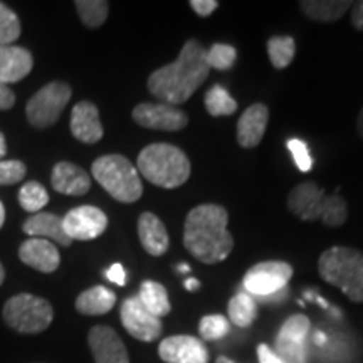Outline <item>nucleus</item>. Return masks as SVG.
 I'll use <instances>...</instances> for the list:
<instances>
[{"mask_svg": "<svg viewBox=\"0 0 363 363\" xmlns=\"http://www.w3.org/2000/svg\"><path fill=\"white\" fill-rule=\"evenodd\" d=\"M207 51L197 39L184 44L179 57L172 65L153 71L148 78V91L160 101L179 106L187 103L192 94L208 78Z\"/></svg>", "mask_w": 363, "mask_h": 363, "instance_id": "obj_1", "label": "nucleus"}, {"mask_svg": "<svg viewBox=\"0 0 363 363\" xmlns=\"http://www.w3.org/2000/svg\"><path fill=\"white\" fill-rule=\"evenodd\" d=\"M229 214L217 203H202L187 214L184 224V246L197 261L216 264L224 261L234 247L227 229Z\"/></svg>", "mask_w": 363, "mask_h": 363, "instance_id": "obj_2", "label": "nucleus"}, {"mask_svg": "<svg viewBox=\"0 0 363 363\" xmlns=\"http://www.w3.org/2000/svg\"><path fill=\"white\" fill-rule=\"evenodd\" d=\"M136 170L157 187L177 189L189 180L192 167L189 157L179 147L153 143L140 152Z\"/></svg>", "mask_w": 363, "mask_h": 363, "instance_id": "obj_3", "label": "nucleus"}, {"mask_svg": "<svg viewBox=\"0 0 363 363\" xmlns=\"http://www.w3.org/2000/svg\"><path fill=\"white\" fill-rule=\"evenodd\" d=\"M288 207L298 219L321 220L326 227H340L348 219L347 202L340 195H328L315 182L296 185L289 192Z\"/></svg>", "mask_w": 363, "mask_h": 363, "instance_id": "obj_4", "label": "nucleus"}, {"mask_svg": "<svg viewBox=\"0 0 363 363\" xmlns=\"http://www.w3.org/2000/svg\"><path fill=\"white\" fill-rule=\"evenodd\" d=\"M318 271L326 283L342 289L353 303H363V252L353 247L333 246L320 256Z\"/></svg>", "mask_w": 363, "mask_h": 363, "instance_id": "obj_5", "label": "nucleus"}, {"mask_svg": "<svg viewBox=\"0 0 363 363\" xmlns=\"http://www.w3.org/2000/svg\"><path fill=\"white\" fill-rule=\"evenodd\" d=\"M91 172L94 180L118 202L133 203L142 197L143 184L138 170L123 155L99 157L94 160Z\"/></svg>", "mask_w": 363, "mask_h": 363, "instance_id": "obj_6", "label": "nucleus"}, {"mask_svg": "<svg viewBox=\"0 0 363 363\" xmlns=\"http://www.w3.org/2000/svg\"><path fill=\"white\" fill-rule=\"evenodd\" d=\"M52 318L51 303L29 293L16 294L4 306V320L19 333H40L51 325Z\"/></svg>", "mask_w": 363, "mask_h": 363, "instance_id": "obj_7", "label": "nucleus"}, {"mask_svg": "<svg viewBox=\"0 0 363 363\" xmlns=\"http://www.w3.org/2000/svg\"><path fill=\"white\" fill-rule=\"evenodd\" d=\"M71 86L62 81H52L40 88L27 101L26 115L34 128H49L61 118L71 99Z\"/></svg>", "mask_w": 363, "mask_h": 363, "instance_id": "obj_8", "label": "nucleus"}, {"mask_svg": "<svg viewBox=\"0 0 363 363\" xmlns=\"http://www.w3.org/2000/svg\"><path fill=\"white\" fill-rule=\"evenodd\" d=\"M293 267L284 261H264L252 266L244 276V291L252 298H266L288 288Z\"/></svg>", "mask_w": 363, "mask_h": 363, "instance_id": "obj_9", "label": "nucleus"}, {"mask_svg": "<svg viewBox=\"0 0 363 363\" xmlns=\"http://www.w3.org/2000/svg\"><path fill=\"white\" fill-rule=\"evenodd\" d=\"M311 323L305 315H293L281 326L276 337L274 352L283 363H308L306 337Z\"/></svg>", "mask_w": 363, "mask_h": 363, "instance_id": "obj_10", "label": "nucleus"}, {"mask_svg": "<svg viewBox=\"0 0 363 363\" xmlns=\"http://www.w3.org/2000/svg\"><path fill=\"white\" fill-rule=\"evenodd\" d=\"M131 116L135 123L150 130L180 131L189 125L187 113L167 103H142L135 106Z\"/></svg>", "mask_w": 363, "mask_h": 363, "instance_id": "obj_11", "label": "nucleus"}, {"mask_svg": "<svg viewBox=\"0 0 363 363\" xmlns=\"http://www.w3.org/2000/svg\"><path fill=\"white\" fill-rule=\"evenodd\" d=\"M120 316L125 330L140 342H155L162 335L163 326L160 318L153 316L142 305L138 296H130L121 303Z\"/></svg>", "mask_w": 363, "mask_h": 363, "instance_id": "obj_12", "label": "nucleus"}, {"mask_svg": "<svg viewBox=\"0 0 363 363\" xmlns=\"http://www.w3.org/2000/svg\"><path fill=\"white\" fill-rule=\"evenodd\" d=\"M62 225L71 240H93L106 230L108 217L101 208L81 206L67 212Z\"/></svg>", "mask_w": 363, "mask_h": 363, "instance_id": "obj_13", "label": "nucleus"}, {"mask_svg": "<svg viewBox=\"0 0 363 363\" xmlns=\"http://www.w3.org/2000/svg\"><path fill=\"white\" fill-rule=\"evenodd\" d=\"M158 355L167 363H207L208 350L201 338L190 335H174L158 347Z\"/></svg>", "mask_w": 363, "mask_h": 363, "instance_id": "obj_14", "label": "nucleus"}, {"mask_svg": "<svg viewBox=\"0 0 363 363\" xmlns=\"http://www.w3.org/2000/svg\"><path fill=\"white\" fill-rule=\"evenodd\" d=\"M88 343L94 363H130L125 343L110 326H93L88 335Z\"/></svg>", "mask_w": 363, "mask_h": 363, "instance_id": "obj_15", "label": "nucleus"}, {"mask_svg": "<svg viewBox=\"0 0 363 363\" xmlns=\"http://www.w3.org/2000/svg\"><path fill=\"white\" fill-rule=\"evenodd\" d=\"M71 133L79 142L93 145L103 138L99 111L91 101H79L71 111Z\"/></svg>", "mask_w": 363, "mask_h": 363, "instance_id": "obj_16", "label": "nucleus"}, {"mask_svg": "<svg viewBox=\"0 0 363 363\" xmlns=\"http://www.w3.org/2000/svg\"><path fill=\"white\" fill-rule=\"evenodd\" d=\"M19 257L24 264L30 266L35 271L45 272V274L54 272L61 264V254L54 247V244L38 238H30L22 242Z\"/></svg>", "mask_w": 363, "mask_h": 363, "instance_id": "obj_17", "label": "nucleus"}, {"mask_svg": "<svg viewBox=\"0 0 363 363\" xmlns=\"http://www.w3.org/2000/svg\"><path fill=\"white\" fill-rule=\"evenodd\" d=\"M34 67L33 54L21 45H0V83L12 84L24 79Z\"/></svg>", "mask_w": 363, "mask_h": 363, "instance_id": "obj_18", "label": "nucleus"}, {"mask_svg": "<svg viewBox=\"0 0 363 363\" xmlns=\"http://www.w3.org/2000/svg\"><path fill=\"white\" fill-rule=\"evenodd\" d=\"M269 110L266 104L254 103L242 113L238 121V142L242 148H254L266 133Z\"/></svg>", "mask_w": 363, "mask_h": 363, "instance_id": "obj_19", "label": "nucleus"}, {"mask_svg": "<svg viewBox=\"0 0 363 363\" xmlns=\"http://www.w3.org/2000/svg\"><path fill=\"white\" fill-rule=\"evenodd\" d=\"M51 184L56 192L81 197L91 189V177L81 167L71 162H59L54 165Z\"/></svg>", "mask_w": 363, "mask_h": 363, "instance_id": "obj_20", "label": "nucleus"}, {"mask_svg": "<svg viewBox=\"0 0 363 363\" xmlns=\"http://www.w3.org/2000/svg\"><path fill=\"white\" fill-rule=\"evenodd\" d=\"M138 238L150 256H163L169 251V233L163 222L152 212H143L138 217Z\"/></svg>", "mask_w": 363, "mask_h": 363, "instance_id": "obj_21", "label": "nucleus"}, {"mask_svg": "<svg viewBox=\"0 0 363 363\" xmlns=\"http://www.w3.org/2000/svg\"><path fill=\"white\" fill-rule=\"evenodd\" d=\"M27 235H38V239H51L54 242L61 244V246H71L72 240L67 238L65 233V225L62 219L56 214H49V212H38L33 217H29L22 225Z\"/></svg>", "mask_w": 363, "mask_h": 363, "instance_id": "obj_22", "label": "nucleus"}, {"mask_svg": "<svg viewBox=\"0 0 363 363\" xmlns=\"http://www.w3.org/2000/svg\"><path fill=\"white\" fill-rule=\"evenodd\" d=\"M116 303V294L104 286H94L83 291L76 299V310L86 316L106 315Z\"/></svg>", "mask_w": 363, "mask_h": 363, "instance_id": "obj_23", "label": "nucleus"}, {"mask_svg": "<svg viewBox=\"0 0 363 363\" xmlns=\"http://www.w3.org/2000/svg\"><path fill=\"white\" fill-rule=\"evenodd\" d=\"M353 6L350 0H303L299 7L306 17L316 22H335Z\"/></svg>", "mask_w": 363, "mask_h": 363, "instance_id": "obj_24", "label": "nucleus"}, {"mask_svg": "<svg viewBox=\"0 0 363 363\" xmlns=\"http://www.w3.org/2000/svg\"><path fill=\"white\" fill-rule=\"evenodd\" d=\"M138 299L142 301V305L157 318L167 316L172 310L169 293H167L165 286L157 283V281H143L142 286H140Z\"/></svg>", "mask_w": 363, "mask_h": 363, "instance_id": "obj_25", "label": "nucleus"}, {"mask_svg": "<svg viewBox=\"0 0 363 363\" xmlns=\"http://www.w3.org/2000/svg\"><path fill=\"white\" fill-rule=\"evenodd\" d=\"M229 320L239 328H247L254 323L257 316V303L251 294L246 291H239L229 301Z\"/></svg>", "mask_w": 363, "mask_h": 363, "instance_id": "obj_26", "label": "nucleus"}, {"mask_svg": "<svg viewBox=\"0 0 363 363\" xmlns=\"http://www.w3.org/2000/svg\"><path fill=\"white\" fill-rule=\"evenodd\" d=\"M267 54L276 69H284L293 62L296 54V43L291 35H274L267 40Z\"/></svg>", "mask_w": 363, "mask_h": 363, "instance_id": "obj_27", "label": "nucleus"}, {"mask_svg": "<svg viewBox=\"0 0 363 363\" xmlns=\"http://www.w3.org/2000/svg\"><path fill=\"white\" fill-rule=\"evenodd\" d=\"M206 110L211 116H229L238 111V101L220 84L212 86L203 98Z\"/></svg>", "mask_w": 363, "mask_h": 363, "instance_id": "obj_28", "label": "nucleus"}, {"mask_svg": "<svg viewBox=\"0 0 363 363\" xmlns=\"http://www.w3.org/2000/svg\"><path fill=\"white\" fill-rule=\"evenodd\" d=\"M74 7L78 11L81 22L91 29L103 26L104 21L108 19V12H110V4L104 0H76Z\"/></svg>", "mask_w": 363, "mask_h": 363, "instance_id": "obj_29", "label": "nucleus"}, {"mask_svg": "<svg viewBox=\"0 0 363 363\" xmlns=\"http://www.w3.org/2000/svg\"><path fill=\"white\" fill-rule=\"evenodd\" d=\"M49 202L48 190L39 182H27L19 190V203L27 212H40Z\"/></svg>", "mask_w": 363, "mask_h": 363, "instance_id": "obj_30", "label": "nucleus"}, {"mask_svg": "<svg viewBox=\"0 0 363 363\" xmlns=\"http://www.w3.org/2000/svg\"><path fill=\"white\" fill-rule=\"evenodd\" d=\"M21 38L19 17L6 4L0 2V45H11Z\"/></svg>", "mask_w": 363, "mask_h": 363, "instance_id": "obj_31", "label": "nucleus"}, {"mask_svg": "<svg viewBox=\"0 0 363 363\" xmlns=\"http://www.w3.org/2000/svg\"><path fill=\"white\" fill-rule=\"evenodd\" d=\"M229 320L222 315H207L199 323V333H201L202 342H216V340H220L229 333Z\"/></svg>", "mask_w": 363, "mask_h": 363, "instance_id": "obj_32", "label": "nucleus"}, {"mask_svg": "<svg viewBox=\"0 0 363 363\" xmlns=\"http://www.w3.org/2000/svg\"><path fill=\"white\" fill-rule=\"evenodd\" d=\"M235 57H238V52H235V48H233V45L214 44L207 51V65L211 69L227 71L234 66Z\"/></svg>", "mask_w": 363, "mask_h": 363, "instance_id": "obj_33", "label": "nucleus"}, {"mask_svg": "<svg viewBox=\"0 0 363 363\" xmlns=\"http://www.w3.org/2000/svg\"><path fill=\"white\" fill-rule=\"evenodd\" d=\"M26 172L21 160H0V185H16L24 179Z\"/></svg>", "mask_w": 363, "mask_h": 363, "instance_id": "obj_34", "label": "nucleus"}, {"mask_svg": "<svg viewBox=\"0 0 363 363\" xmlns=\"http://www.w3.org/2000/svg\"><path fill=\"white\" fill-rule=\"evenodd\" d=\"M288 148H289V152H291L294 163H296L298 169L301 172H310L313 160L310 157V150H308L306 143L303 142V140L293 138L288 142Z\"/></svg>", "mask_w": 363, "mask_h": 363, "instance_id": "obj_35", "label": "nucleus"}, {"mask_svg": "<svg viewBox=\"0 0 363 363\" xmlns=\"http://www.w3.org/2000/svg\"><path fill=\"white\" fill-rule=\"evenodd\" d=\"M190 7L194 9V12L201 17H208L212 12L219 7L217 0H192Z\"/></svg>", "mask_w": 363, "mask_h": 363, "instance_id": "obj_36", "label": "nucleus"}, {"mask_svg": "<svg viewBox=\"0 0 363 363\" xmlns=\"http://www.w3.org/2000/svg\"><path fill=\"white\" fill-rule=\"evenodd\" d=\"M106 278L111 281V283H115L118 286H125L126 284V271L125 267L121 264H113L110 269L106 271Z\"/></svg>", "mask_w": 363, "mask_h": 363, "instance_id": "obj_37", "label": "nucleus"}, {"mask_svg": "<svg viewBox=\"0 0 363 363\" xmlns=\"http://www.w3.org/2000/svg\"><path fill=\"white\" fill-rule=\"evenodd\" d=\"M16 103V94L7 84L0 83V110H11Z\"/></svg>", "mask_w": 363, "mask_h": 363, "instance_id": "obj_38", "label": "nucleus"}, {"mask_svg": "<svg viewBox=\"0 0 363 363\" xmlns=\"http://www.w3.org/2000/svg\"><path fill=\"white\" fill-rule=\"evenodd\" d=\"M257 357H259V363H283L281 358L266 343H261L257 347Z\"/></svg>", "mask_w": 363, "mask_h": 363, "instance_id": "obj_39", "label": "nucleus"}, {"mask_svg": "<svg viewBox=\"0 0 363 363\" xmlns=\"http://www.w3.org/2000/svg\"><path fill=\"white\" fill-rule=\"evenodd\" d=\"M352 26L355 27L357 30L363 33V0L355 2L352 6Z\"/></svg>", "mask_w": 363, "mask_h": 363, "instance_id": "obj_40", "label": "nucleus"}, {"mask_svg": "<svg viewBox=\"0 0 363 363\" xmlns=\"http://www.w3.org/2000/svg\"><path fill=\"white\" fill-rule=\"evenodd\" d=\"M185 288H187V291H197V289L201 288V283L195 278H189L185 281Z\"/></svg>", "mask_w": 363, "mask_h": 363, "instance_id": "obj_41", "label": "nucleus"}, {"mask_svg": "<svg viewBox=\"0 0 363 363\" xmlns=\"http://www.w3.org/2000/svg\"><path fill=\"white\" fill-rule=\"evenodd\" d=\"M313 342H315L316 345H320V347H323V345L326 343V335L321 333V331H316V333L313 335Z\"/></svg>", "mask_w": 363, "mask_h": 363, "instance_id": "obj_42", "label": "nucleus"}, {"mask_svg": "<svg viewBox=\"0 0 363 363\" xmlns=\"http://www.w3.org/2000/svg\"><path fill=\"white\" fill-rule=\"evenodd\" d=\"M7 153V145H6V136H4L2 131H0V160L6 157Z\"/></svg>", "mask_w": 363, "mask_h": 363, "instance_id": "obj_43", "label": "nucleus"}, {"mask_svg": "<svg viewBox=\"0 0 363 363\" xmlns=\"http://www.w3.org/2000/svg\"><path fill=\"white\" fill-rule=\"evenodd\" d=\"M357 130H358V135L363 138V108H362L360 115H358V118H357Z\"/></svg>", "mask_w": 363, "mask_h": 363, "instance_id": "obj_44", "label": "nucleus"}, {"mask_svg": "<svg viewBox=\"0 0 363 363\" xmlns=\"http://www.w3.org/2000/svg\"><path fill=\"white\" fill-rule=\"evenodd\" d=\"M4 220H6V208H4V203L0 202V229H2Z\"/></svg>", "mask_w": 363, "mask_h": 363, "instance_id": "obj_45", "label": "nucleus"}, {"mask_svg": "<svg viewBox=\"0 0 363 363\" xmlns=\"http://www.w3.org/2000/svg\"><path fill=\"white\" fill-rule=\"evenodd\" d=\"M216 363H235V362H233V360H230V358H227V357L222 355V357L217 358Z\"/></svg>", "mask_w": 363, "mask_h": 363, "instance_id": "obj_46", "label": "nucleus"}, {"mask_svg": "<svg viewBox=\"0 0 363 363\" xmlns=\"http://www.w3.org/2000/svg\"><path fill=\"white\" fill-rule=\"evenodd\" d=\"M4 279H6V269H4L2 262H0V286H2V283H4Z\"/></svg>", "mask_w": 363, "mask_h": 363, "instance_id": "obj_47", "label": "nucleus"}, {"mask_svg": "<svg viewBox=\"0 0 363 363\" xmlns=\"http://www.w3.org/2000/svg\"><path fill=\"white\" fill-rule=\"evenodd\" d=\"M180 271H182V272H189L190 267H189L187 264H180Z\"/></svg>", "mask_w": 363, "mask_h": 363, "instance_id": "obj_48", "label": "nucleus"}]
</instances>
